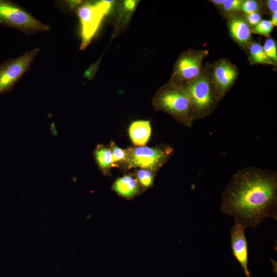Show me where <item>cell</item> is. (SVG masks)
Returning a JSON list of instances; mask_svg holds the SVG:
<instances>
[{
  "label": "cell",
  "mask_w": 277,
  "mask_h": 277,
  "mask_svg": "<svg viewBox=\"0 0 277 277\" xmlns=\"http://www.w3.org/2000/svg\"><path fill=\"white\" fill-rule=\"evenodd\" d=\"M244 15L250 29L255 26L262 19V12H255Z\"/></svg>",
  "instance_id": "obj_22"
},
{
  "label": "cell",
  "mask_w": 277,
  "mask_h": 277,
  "mask_svg": "<svg viewBox=\"0 0 277 277\" xmlns=\"http://www.w3.org/2000/svg\"><path fill=\"white\" fill-rule=\"evenodd\" d=\"M135 176V179L142 188L146 189L152 185L154 174L151 170L141 168L136 171Z\"/></svg>",
  "instance_id": "obj_16"
},
{
  "label": "cell",
  "mask_w": 277,
  "mask_h": 277,
  "mask_svg": "<svg viewBox=\"0 0 277 277\" xmlns=\"http://www.w3.org/2000/svg\"><path fill=\"white\" fill-rule=\"evenodd\" d=\"M0 25L18 30L26 34L48 31L44 24L15 3L0 0Z\"/></svg>",
  "instance_id": "obj_5"
},
{
  "label": "cell",
  "mask_w": 277,
  "mask_h": 277,
  "mask_svg": "<svg viewBox=\"0 0 277 277\" xmlns=\"http://www.w3.org/2000/svg\"><path fill=\"white\" fill-rule=\"evenodd\" d=\"M227 26L229 35L241 48L246 49L252 41L251 29L241 13L230 15L227 17Z\"/></svg>",
  "instance_id": "obj_11"
},
{
  "label": "cell",
  "mask_w": 277,
  "mask_h": 277,
  "mask_svg": "<svg viewBox=\"0 0 277 277\" xmlns=\"http://www.w3.org/2000/svg\"><path fill=\"white\" fill-rule=\"evenodd\" d=\"M110 150L113 156V162L114 167L117 166L116 164L118 163H124L128 155L127 149H123L117 146L114 143L111 142Z\"/></svg>",
  "instance_id": "obj_21"
},
{
  "label": "cell",
  "mask_w": 277,
  "mask_h": 277,
  "mask_svg": "<svg viewBox=\"0 0 277 277\" xmlns=\"http://www.w3.org/2000/svg\"><path fill=\"white\" fill-rule=\"evenodd\" d=\"M152 104L155 110L168 113L185 126H192L191 103L185 85L169 81L156 92Z\"/></svg>",
  "instance_id": "obj_2"
},
{
  "label": "cell",
  "mask_w": 277,
  "mask_h": 277,
  "mask_svg": "<svg viewBox=\"0 0 277 277\" xmlns=\"http://www.w3.org/2000/svg\"><path fill=\"white\" fill-rule=\"evenodd\" d=\"M277 173L247 167L238 170L222 195L221 210L246 227L267 217L276 219Z\"/></svg>",
  "instance_id": "obj_1"
},
{
  "label": "cell",
  "mask_w": 277,
  "mask_h": 277,
  "mask_svg": "<svg viewBox=\"0 0 277 277\" xmlns=\"http://www.w3.org/2000/svg\"><path fill=\"white\" fill-rule=\"evenodd\" d=\"M114 2L100 1L84 2L76 10L81 26L80 49L84 50L91 43L104 17L111 10Z\"/></svg>",
  "instance_id": "obj_4"
},
{
  "label": "cell",
  "mask_w": 277,
  "mask_h": 277,
  "mask_svg": "<svg viewBox=\"0 0 277 277\" xmlns=\"http://www.w3.org/2000/svg\"><path fill=\"white\" fill-rule=\"evenodd\" d=\"M263 1L256 0H243L241 5V12L244 15L255 12H262Z\"/></svg>",
  "instance_id": "obj_20"
},
{
  "label": "cell",
  "mask_w": 277,
  "mask_h": 277,
  "mask_svg": "<svg viewBox=\"0 0 277 277\" xmlns=\"http://www.w3.org/2000/svg\"><path fill=\"white\" fill-rule=\"evenodd\" d=\"M127 150V157L124 162L126 167H140L154 172L167 162L174 150L170 146L162 145L152 148L130 147Z\"/></svg>",
  "instance_id": "obj_6"
},
{
  "label": "cell",
  "mask_w": 277,
  "mask_h": 277,
  "mask_svg": "<svg viewBox=\"0 0 277 277\" xmlns=\"http://www.w3.org/2000/svg\"><path fill=\"white\" fill-rule=\"evenodd\" d=\"M93 156L98 167L105 174L109 173L111 167H114L110 149L103 145L96 146Z\"/></svg>",
  "instance_id": "obj_14"
},
{
  "label": "cell",
  "mask_w": 277,
  "mask_h": 277,
  "mask_svg": "<svg viewBox=\"0 0 277 277\" xmlns=\"http://www.w3.org/2000/svg\"><path fill=\"white\" fill-rule=\"evenodd\" d=\"M243 0H224L221 10L223 14L228 16L241 13V5Z\"/></svg>",
  "instance_id": "obj_17"
},
{
  "label": "cell",
  "mask_w": 277,
  "mask_h": 277,
  "mask_svg": "<svg viewBox=\"0 0 277 277\" xmlns=\"http://www.w3.org/2000/svg\"><path fill=\"white\" fill-rule=\"evenodd\" d=\"M239 74L237 66L227 58L220 59L211 64V83L219 102L233 86Z\"/></svg>",
  "instance_id": "obj_9"
},
{
  "label": "cell",
  "mask_w": 277,
  "mask_h": 277,
  "mask_svg": "<svg viewBox=\"0 0 277 277\" xmlns=\"http://www.w3.org/2000/svg\"><path fill=\"white\" fill-rule=\"evenodd\" d=\"M208 54L206 49H189L182 52L174 64L169 81L182 85L194 81L201 73Z\"/></svg>",
  "instance_id": "obj_7"
},
{
  "label": "cell",
  "mask_w": 277,
  "mask_h": 277,
  "mask_svg": "<svg viewBox=\"0 0 277 277\" xmlns=\"http://www.w3.org/2000/svg\"><path fill=\"white\" fill-rule=\"evenodd\" d=\"M263 6L265 7L271 14L274 12L277 11V1L267 0L263 1Z\"/></svg>",
  "instance_id": "obj_23"
},
{
  "label": "cell",
  "mask_w": 277,
  "mask_h": 277,
  "mask_svg": "<svg viewBox=\"0 0 277 277\" xmlns=\"http://www.w3.org/2000/svg\"><path fill=\"white\" fill-rule=\"evenodd\" d=\"M271 22H272V24L273 25L274 27L277 26V11L274 12L271 14Z\"/></svg>",
  "instance_id": "obj_26"
},
{
  "label": "cell",
  "mask_w": 277,
  "mask_h": 277,
  "mask_svg": "<svg viewBox=\"0 0 277 277\" xmlns=\"http://www.w3.org/2000/svg\"><path fill=\"white\" fill-rule=\"evenodd\" d=\"M39 51V48H34L0 64V95L10 92L24 74L30 70Z\"/></svg>",
  "instance_id": "obj_8"
},
{
  "label": "cell",
  "mask_w": 277,
  "mask_h": 277,
  "mask_svg": "<svg viewBox=\"0 0 277 277\" xmlns=\"http://www.w3.org/2000/svg\"><path fill=\"white\" fill-rule=\"evenodd\" d=\"M224 0H211L209 2L212 3L215 7L219 9L222 7Z\"/></svg>",
  "instance_id": "obj_25"
},
{
  "label": "cell",
  "mask_w": 277,
  "mask_h": 277,
  "mask_svg": "<svg viewBox=\"0 0 277 277\" xmlns=\"http://www.w3.org/2000/svg\"><path fill=\"white\" fill-rule=\"evenodd\" d=\"M263 47L268 58L276 66L277 63V44L276 41L272 37H267Z\"/></svg>",
  "instance_id": "obj_19"
},
{
  "label": "cell",
  "mask_w": 277,
  "mask_h": 277,
  "mask_svg": "<svg viewBox=\"0 0 277 277\" xmlns=\"http://www.w3.org/2000/svg\"><path fill=\"white\" fill-rule=\"evenodd\" d=\"M140 186L136 180L130 175L118 178L113 183L112 189L120 196L131 199L141 192Z\"/></svg>",
  "instance_id": "obj_12"
},
{
  "label": "cell",
  "mask_w": 277,
  "mask_h": 277,
  "mask_svg": "<svg viewBox=\"0 0 277 277\" xmlns=\"http://www.w3.org/2000/svg\"><path fill=\"white\" fill-rule=\"evenodd\" d=\"M129 134L133 144L136 146H143L148 141L151 132L149 121L139 120L133 122L130 125Z\"/></svg>",
  "instance_id": "obj_13"
},
{
  "label": "cell",
  "mask_w": 277,
  "mask_h": 277,
  "mask_svg": "<svg viewBox=\"0 0 277 277\" xmlns=\"http://www.w3.org/2000/svg\"><path fill=\"white\" fill-rule=\"evenodd\" d=\"M250 65L262 64L275 66L266 55L263 46L259 43L252 41L246 48Z\"/></svg>",
  "instance_id": "obj_15"
},
{
  "label": "cell",
  "mask_w": 277,
  "mask_h": 277,
  "mask_svg": "<svg viewBox=\"0 0 277 277\" xmlns=\"http://www.w3.org/2000/svg\"><path fill=\"white\" fill-rule=\"evenodd\" d=\"M274 26L270 20L262 19L255 26L251 29L252 33L270 37Z\"/></svg>",
  "instance_id": "obj_18"
},
{
  "label": "cell",
  "mask_w": 277,
  "mask_h": 277,
  "mask_svg": "<svg viewBox=\"0 0 277 277\" xmlns=\"http://www.w3.org/2000/svg\"><path fill=\"white\" fill-rule=\"evenodd\" d=\"M138 3L137 1L134 0H126L123 2V7L124 10L127 12H131L133 11Z\"/></svg>",
  "instance_id": "obj_24"
},
{
  "label": "cell",
  "mask_w": 277,
  "mask_h": 277,
  "mask_svg": "<svg viewBox=\"0 0 277 277\" xmlns=\"http://www.w3.org/2000/svg\"><path fill=\"white\" fill-rule=\"evenodd\" d=\"M245 228L242 224L235 221L230 230V241L233 255L248 277L250 273L247 267L248 245L245 234Z\"/></svg>",
  "instance_id": "obj_10"
},
{
  "label": "cell",
  "mask_w": 277,
  "mask_h": 277,
  "mask_svg": "<svg viewBox=\"0 0 277 277\" xmlns=\"http://www.w3.org/2000/svg\"><path fill=\"white\" fill-rule=\"evenodd\" d=\"M210 70L211 64L207 62L200 75L185 85L190 98L194 121L210 115L220 102L212 85Z\"/></svg>",
  "instance_id": "obj_3"
},
{
  "label": "cell",
  "mask_w": 277,
  "mask_h": 277,
  "mask_svg": "<svg viewBox=\"0 0 277 277\" xmlns=\"http://www.w3.org/2000/svg\"><path fill=\"white\" fill-rule=\"evenodd\" d=\"M248 277H252V276H251V275H250V276H249Z\"/></svg>",
  "instance_id": "obj_27"
}]
</instances>
